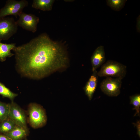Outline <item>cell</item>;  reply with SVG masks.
<instances>
[{"mask_svg": "<svg viewBox=\"0 0 140 140\" xmlns=\"http://www.w3.org/2000/svg\"><path fill=\"white\" fill-rule=\"evenodd\" d=\"M12 51L16 70L22 77L32 79H41L66 68L69 61L64 46L45 33Z\"/></svg>", "mask_w": 140, "mask_h": 140, "instance_id": "obj_1", "label": "cell"}, {"mask_svg": "<svg viewBox=\"0 0 140 140\" xmlns=\"http://www.w3.org/2000/svg\"><path fill=\"white\" fill-rule=\"evenodd\" d=\"M126 73V66L116 61L109 60L102 66L97 72V75L100 77H114L122 79Z\"/></svg>", "mask_w": 140, "mask_h": 140, "instance_id": "obj_2", "label": "cell"}, {"mask_svg": "<svg viewBox=\"0 0 140 140\" xmlns=\"http://www.w3.org/2000/svg\"><path fill=\"white\" fill-rule=\"evenodd\" d=\"M28 5L29 2L26 0H7L4 6L0 9V19L10 15L17 18Z\"/></svg>", "mask_w": 140, "mask_h": 140, "instance_id": "obj_3", "label": "cell"}, {"mask_svg": "<svg viewBox=\"0 0 140 140\" xmlns=\"http://www.w3.org/2000/svg\"><path fill=\"white\" fill-rule=\"evenodd\" d=\"M18 26L13 17L0 19V42L2 40H8L16 33Z\"/></svg>", "mask_w": 140, "mask_h": 140, "instance_id": "obj_4", "label": "cell"}, {"mask_svg": "<svg viewBox=\"0 0 140 140\" xmlns=\"http://www.w3.org/2000/svg\"><path fill=\"white\" fill-rule=\"evenodd\" d=\"M122 79L117 78L107 77L101 82L100 88L102 91L110 96H117L120 93Z\"/></svg>", "mask_w": 140, "mask_h": 140, "instance_id": "obj_5", "label": "cell"}, {"mask_svg": "<svg viewBox=\"0 0 140 140\" xmlns=\"http://www.w3.org/2000/svg\"><path fill=\"white\" fill-rule=\"evenodd\" d=\"M18 16V19L16 21L18 26L33 33L37 31V25L39 21V17L33 14L23 12Z\"/></svg>", "mask_w": 140, "mask_h": 140, "instance_id": "obj_6", "label": "cell"}, {"mask_svg": "<svg viewBox=\"0 0 140 140\" xmlns=\"http://www.w3.org/2000/svg\"><path fill=\"white\" fill-rule=\"evenodd\" d=\"M29 110V121L31 125L34 128L41 126L46 121L45 114L43 109L39 106L31 104Z\"/></svg>", "mask_w": 140, "mask_h": 140, "instance_id": "obj_7", "label": "cell"}, {"mask_svg": "<svg viewBox=\"0 0 140 140\" xmlns=\"http://www.w3.org/2000/svg\"><path fill=\"white\" fill-rule=\"evenodd\" d=\"M8 117L17 126L27 130L26 120L24 112L13 103L9 104Z\"/></svg>", "mask_w": 140, "mask_h": 140, "instance_id": "obj_8", "label": "cell"}, {"mask_svg": "<svg viewBox=\"0 0 140 140\" xmlns=\"http://www.w3.org/2000/svg\"><path fill=\"white\" fill-rule=\"evenodd\" d=\"M106 60L104 47L100 45L95 50L91 57V63L93 72L96 70Z\"/></svg>", "mask_w": 140, "mask_h": 140, "instance_id": "obj_9", "label": "cell"}, {"mask_svg": "<svg viewBox=\"0 0 140 140\" xmlns=\"http://www.w3.org/2000/svg\"><path fill=\"white\" fill-rule=\"evenodd\" d=\"M97 72L96 70L93 72L84 88L85 93L89 100L92 99L97 87L98 76Z\"/></svg>", "mask_w": 140, "mask_h": 140, "instance_id": "obj_10", "label": "cell"}, {"mask_svg": "<svg viewBox=\"0 0 140 140\" xmlns=\"http://www.w3.org/2000/svg\"><path fill=\"white\" fill-rule=\"evenodd\" d=\"M16 44L3 43L0 42V61L1 62L5 61L7 57H11L14 54L11 52L16 46Z\"/></svg>", "mask_w": 140, "mask_h": 140, "instance_id": "obj_11", "label": "cell"}, {"mask_svg": "<svg viewBox=\"0 0 140 140\" xmlns=\"http://www.w3.org/2000/svg\"><path fill=\"white\" fill-rule=\"evenodd\" d=\"M27 134V130L16 125L11 131L4 134L11 140H22Z\"/></svg>", "mask_w": 140, "mask_h": 140, "instance_id": "obj_12", "label": "cell"}, {"mask_svg": "<svg viewBox=\"0 0 140 140\" xmlns=\"http://www.w3.org/2000/svg\"><path fill=\"white\" fill-rule=\"evenodd\" d=\"M54 0H33L32 7L44 11H50L52 9Z\"/></svg>", "mask_w": 140, "mask_h": 140, "instance_id": "obj_13", "label": "cell"}, {"mask_svg": "<svg viewBox=\"0 0 140 140\" xmlns=\"http://www.w3.org/2000/svg\"><path fill=\"white\" fill-rule=\"evenodd\" d=\"M17 125L10 118H7L0 123V133L5 134L12 130Z\"/></svg>", "mask_w": 140, "mask_h": 140, "instance_id": "obj_14", "label": "cell"}, {"mask_svg": "<svg viewBox=\"0 0 140 140\" xmlns=\"http://www.w3.org/2000/svg\"><path fill=\"white\" fill-rule=\"evenodd\" d=\"M107 4L113 10L116 11L120 10L124 7L127 0H107Z\"/></svg>", "mask_w": 140, "mask_h": 140, "instance_id": "obj_15", "label": "cell"}, {"mask_svg": "<svg viewBox=\"0 0 140 140\" xmlns=\"http://www.w3.org/2000/svg\"><path fill=\"white\" fill-rule=\"evenodd\" d=\"M0 95L3 97L8 98L12 100H13L18 95L17 94L12 92L1 82Z\"/></svg>", "mask_w": 140, "mask_h": 140, "instance_id": "obj_16", "label": "cell"}, {"mask_svg": "<svg viewBox=\"0 0 140 140\" xmlns=\"http://www.w3.org/2000/svg\"><path fill=\"white\" fill-rule=\"evenodd\" d=\"M130 103L132 104L134 108L133 110H135L136 113L134 116L140 115V95L139 94H137L130 97Z\"/></svg>", "mask_w": 140, "mask_h": 140, "instance_id": "obj_17", "label": "cell"}, {"mask_svg": "<svg viewBox=\"0 0 140 140\" xmlns=\"http://www.w3.org/2000/svg\"><path fill=\"white\" fill-rule=\"evenodd\" d=\"M9 105L0 101V119L1 122L8 117Z\"/></svg>", "mask_w": 140, "mask_h": 140, "instance_id": "obj_18", "label": "cell"}, {"mask_svg": "<svg viewBox=\"0 0 140 140\" xmlns=\"http://www.w3.org/2000/svg\"><path fill=\"white\" fill-rule=\"evenodd\" d=\"M135 126L136 127L137 129V134L139 137H140V122L138 121L136 123H133Z\"/></svg>", "mask_w": 140, "mask_h": 140, "instance_id": "obj_19", "label": "cell"}, {"mask_svg": "<svg viewBox=\"0 0 140 140\" xmlns=\"http://www.w3.org/2000/svg\"><path fill=\"white\" fill-rule=\"evenodd\" d=\"M139 15L137 19L136 23V29L137 31L138 32H140V17Z\"/></svg>", "mask_w": 140, "mask_h": 140, "instance_id": "obj_20", "label": "cell"}, {"mask_svg": "<svg viewBox=\"0 0 140 140\" xmlns=\"http://www.w3.org/2000/svg\"><path fill=\"white\" fill-rule=\"evenodd\" d=\"M0 140H11V139L4 135H0Z\"/></svg>", "mask_w": 140, "mask_h": 140, "instance_id": "obj_21", "label": "cell"}, {"mask_svg": "<svg viewBox=\"0 0 140 140\" xmlns=\"http://www.w3.org/2000/svg\"><path fill=\"white\" fill-rule=\"evenodd\" d=\"M0 122H1V120H0Z\"/></svg>", "mask_w": 140, "mask_h": 140, "instance_id": "obj_22", "label": "cell"}]
</instances>
